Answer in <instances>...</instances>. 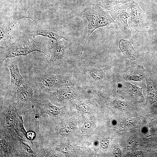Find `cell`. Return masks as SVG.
<instances>
[{
  "mask_svg": "<svg viewBox=\"0 0 157 157\" xmlns=\"http://www.w3.org/2000/svg\"><path fill=\"white\" fill-rule=\"evenodd\" d=\"M42 53L47 56L49 48L40 42L35 41L31 36L23 35L13 39L5 47H0V64H3L7 58H12L19 56H27L33 51Z\"/></svg>",
  "mask_w": 157,
  "mask_h": 157,
  "instance_id": "6da1fadb",
  "label": "cell"
},
{
  "mask_svg": "<svg viewBox=\"0 0 157 157\" xmlns=\"http://www.w3.org/2000/svg\"><path fill=\"white\" fill-rule=\"evenodd\" d=\"M17 92L8 86L0 89V132L13 135L19 115L15 106Z\"/></svg>",
  "mask_w": 157,
  "mask_h": 157,
  "instance_id": "7a4b0ae2",
  "label": "cell"
},
{
  "mask_svg": "<svg viewBox=\"0 0 157 157\" xmlns=\"http://www.w3.org/2000/svg\"><path fill=\"white\" fill-rule=\"evenodd\" d=\"M31 76L30 80L44 94H49L61 87L71 86L73 84L71 76L66 74L54 75L39 71Z\"/></svg>",
  "mask_w": 157,
  "mask_h": 157,
  "instance_id": "3957f363",
  "label": "cell"
},
{
  "mask_svg": "<svg viewBox=\"0 0 157 157\" xmlns=\"http://www.w3.org/2000/svg\"><path fill=\"white\" fill-rule=\"evenodd\" d=\"M16 91L15 106L19 115L33 109L43 94L30 80H26Z\"/></svg>",
  "mask_w": 157,
  "mask_h": 157,
  "instance_id": "277c9868",
  "label": "cell"
},
{
  "mask_svg": "<svg viewBox=\"0 0 157 157\" xmlns=\"http://www.w3.org/2000/svg\"><path fill=\"white\" fill-rule=\"evenodd\" d=\"M100 6H96L86 9L83 13V17L85 18L88 22V30L82 53L88 39L94 30L100 27L108 26L112 22L117 23Z\"/></svg>",
  "mask_w": 157,
  "mask_h": 157,
  "instance_id": "5b68a950",
  "label": "cell"
},
{
  "mask_svg": "<svg viewBox=\"0 0 157 157\" xmlns=\"http://www.w3.org/2000/svg\"><path fill=\"white\" fill-rule=\"evenodd\" d=\"M130 3L118 4L109 10L112 18L118 24L121 31L129 37L131 35L132 30L127 23L128 19L130 16L126 10L129 7Z\"/></svg>",
  "mask_w": 157,
  "mask_h": 157,
  "instance_id": "8992f818",
  "label": "cell"
},
{
  "mask_svg": "<svg viewBox=\"0 0 157 157\" xmlns=\"http://www.w3.org/2000/svg\"><path fill=\"white\" fill-rule=\"evenodd\" d=\"M131 9V25L139 32H144L148 27L149 23L146 16L142 10L139 5L134 1L130 2Z\"/></svg>",
  "mask_w": 157,
  "mask_h": 157,
  "instance_id": "52a82bcc",
  "label": "cell"
},
{
  "mask_svg": "<svg viewBox=\"0 0 157 157\" xmlns=\"http://www.w3.org/2000/svg\"><path fill=\"white\" fill-rule=\"evenodd\" d=\"M51 57L46 63V67L49 70L60 68L64 64L69 50L66 47L56 44L49 48Z\"/></svg>",
  "mask_w": 157,
  "mask_h": 157,
  "instance_id": "ba28073f",
  "label": "cell"
},
{
  "mask_svg": "<svg viewBox=\"0 0 157 157\" xmlns=\"http://www.w3.org/2000/svg\"><path fill=\"white\" fill-rule=\"evenodd\" d=\"M47 94L51 102L59 104H65L77 97L76 90L69 86L61 87L56 91Z\"/></svg>",
  "mask_w": 157,
  "mask_h": 157,
  "instance_id": "9c48e42d",
  "label": "cell"
},
{
  "mask_svg": "<svg viewBox=\"0 0 157 157\" xmlns=\"http://www.w3.org/2000/svg\"><path fill=\"white\" fill-rule=\"evenodd\" d=\"M6 64L10 70L11 76L10 84L8 86L10 89L16 91L22 85L25 83L26 80L19 72L18 61L16 58H10L7 61Z\"/></svg>",
  "mask_w": 157,
  "mask_h": 157,
  "instance_id": "30bf717a",
  "label": "cell"
},
{
  "mask_svg": "<svg viewBox=\"0 0 157 157\" xmlns=\"http://www.w3.org/2000/svg\"><path fill=\"white\" fill-rule=\"evenodd\" d=\"M14 131L13 135L14 138V157H37L31 146V141L22 138Z\"/></svg>",
  "mask_w": 157,
  "mask_h": 157,
  "instance_id": "8fae6325",
  "label": "cell"
},
{
  "mask_svg": "<svg viewBox=\"0 0 157 157\" xmlns=\"http://www.w3.org/2000/svg\"><path fill=\"white\" fill-rule=\"evenodd\" d=\"M145 78L147 87V97L145 105L149 108L157 101V78L147 72Z\"/></svg>",
  "mask_w": 157,
  "mask_h": 157,
  "instance_id": "7c38bea8",
  "label": "cell"
},
{
  "mask_svg": "<svg viewBox=\"0 0 157 157\" xmlns=\"http://www.w3.org/2000/svg\"><path fill=\"white\" fill-rule=\"evenodd\" d=\"M13 135L0 132V156L14 157V142Z\"/></svg>",
  "mask_w": 157,
  "mask_h": 157,
  "instance_id": "4fadbf2b",
  "label": "cell"
},
{
  "mask_svg": "<svg viewBox=\"0 0 157 157\" xmlns=\"http://www.w3.org/2000/svg\"><path fill=\"white\" fill-rule=\"evenodd\" d=\"M147 73L146 69L142 65L138 64L129 68L123 75L124 79L127 81H141L145 78Z\"/></svg>",
  "mask_w": 157,
  "mask_h": 157,
  "instance_id": "5bb4252c",
  "label": "cell"
},
{
  "mask_svg": "<svg viewBox=\"0 0 157 157\" xmlns=\"http://www.w3.org/2000/svg\"><path fill=\"white\" fill-rule=\"evenodd\" d=\"M110 68L109 66L102 69L89 67L85 68L84 72L92 83H100L106 78Z\"/></svg>",
  "mask_w": 157,
  "mask_h": 157,
  "instance_id": "9a60e30c",
  "label": "cell"
},
{
  "mask_svg": "<svg viewBox=\"0 0 157 157\" xmlns=\"http://www.w3.org/2000/svg\"><path fill=\"white\" fill-rule=\"evenodd\" d=\"M31 146L37 157L58 156L51 149L49 144L44 142L36 140L31 141Z\"/></svg>",
  "mask_w": 157,
  "mask_h": 157,
  "instance_id": "2e32d148",
  "label": "cell"
},
{
  "mask_svg": "<svg viewBox=\"0 0 157 157\" xmlns=\"http://www.w3.org/2000/svg\"><path fill=\"white\" fill-rule=\"evenodd\" d=\"M118 87L125 90L136 99L142 100L144 98L143 94V87L140 88L136 85L132 84L127 81L123 83H118Z\"/></svg>",
  "mask_w": 157,
  "mask_h": 157,
  "instance_id": "e0dca14e",
  "label": "cell"
},
{
  "mask_svg": "<svg viewBox=\"0 0 157 157\" xmlns=\"http://www.w3.org/2000/svg\"><path fill=\"white\" fill-rule=\"evenodd\" d=\"M119 47L127 58L132 61L135 60L136 51L129 41L123 39L120 40L119 42Z\"/></svg>",
  "mask_w": 157,
  "mask_h": 157,
  "instance_id": "ac0fdd59",
  "label": "cell"
},
{
  "mask_svg": "<svg viewBox=\"0 0 157 157\" xmlns=\"http://www.w3.org/2000/svg\"><path fill=\"white\" fill-rule=\"evenodd\" d=\"M30 33L29 35L34 38L36 36L41 35L55 40L56 41L62 38L67 40L65 38L54 32L40 28H35L30 31Z\"/></svg>",
  "mask_w": 157,
  "mask_h": 157,
  "instance_id": "d6986e66",
  "label": "cell"
},
{
  "mask_svg": "<svg viewBox=\"0 0 157 157\" xmlns=\"http://www.w3.org/2000/svg\"><path fill=\"white\" fill-rule=\"evenodd\" d=\"M22 18L17 17L13 18L6 21L1 24L0 26V40L3 38L9 32L12 27L15 24L19 19Z\"/></svg>",
  "mask_w": 157,
  "mask_h": 157,
  "instance_id": "ffe728a7",
  "label": "cell"
},
{
  "mask_svg": "<svg viewBox=\"0 0 157 157\" xmlns=\"http://www.w3.org/2000/svg\"><path fill=\"white\" fill-rule=\"evenodd\" d=\"M135 0H100L98 5L105 10H109L113 6L119 3H125Z\"/></svg>",
  "mask_w": 157,
  "mask_h": 157,
  "instance_id": "44dd1931",
  "label": "cell"
},
{
  "mask_svg": "<svg viewBox=\"0 0 157 157\" xmlns=\"http://www.w3.org/2000/svg\"><path fill=\"white\" fill-rule=\"evenodd\" d=\"M21 116L19 115V116L17 120L15 126V131L18 135L22 138L26 140V132L25 130L23 125V121Z\"/></svg>",
  "mask_w": 157,
  "mask_h": 157,
  "instance_id": "7402d4cb",
  "label": "cell"
},
{
  "mask_svg": "<svg viewBox=\"0 0 157 157\" xmlns=\"http://www.w3.org/2000/svg\"><path fill=\"white\" fill-rule=\"evenodd\" d=\"M139 119V118H138L125 119L121 122L120 123V125L130 128L134 126L137 124V121Z\"/></svg>",
  "mask_w": 157,
  "mask_h": 157,
  "instance_id": "603a6c76",
  "label": "cell"
},
{
  "mask_svg": "<svg viewBox=\"0 0 157 157\" xmlns=\"http://www.w3.org/2000/svg\"><path fill=\"white\" fill-rule=\"evenodd\" d=\"M57 131L56 132L57 135L58 134V136H64L69 134L71 132L70 128L68 126L65 125L57 129Z\"/></svg>",
  "mask_w": 157,
  "mask_h": 157,
  "instance_id": "cb8c5ba5",
  "label": "cell"
},
{
  "mask_svg": "<svg viewBox=\"0 0 157 157\" xmlns=\"http://www.w3.org/2000/svg\"><path fill=\"white\" fill-rule=\"evenodd\" d=\"M57 150L61 151L65 155H69L72 152L71 148L69 146L65 144L58 145L56 148Z\"/></svg>",
  "mask_w": 157,
  "mask_h": 157,
  "instance_id": "d4e9b609",
  "label": "cell"
},
{
  "mask_svg": "<svg viewBox=\"0 0 157 157\" xmlns=\"http://www.w3.org/2000/svg\"><path fill=\"white\" fill-rule=\"evenodd\" d=\"M137 142V139L135 137L129 138L127 142L126 148L129 151L132 150L135 146Z\"/></svg>",
  "mask_w": 157,
  "mask_h": 157,
  "instance_id": "484cf974",
  "label": "cell"
},
{
  "mask_svg": "<svg viewBox=\"0 0 157 157\" xmlns=\"http://www.w3.org/2000/svg\"><path fill=\"white\" fill-rule=\"evenodd\" d=\"M78 108L81 111L85 113H87L89 109L88 105L84 103H81L78 104Z\"/></svg>",
  "mask_w": 157,
  "mask_h": 157,
  "instance_id": "4316f807",
  "label": "cell"
},
{
  "mask_svg": "<svg viewBox=\"0 0 157 157\" xmlns=\"http://www.w3.org/2000/svg\"><path fill=\"white\" fill-rule=\"evenodd\" d=\"M26 136L27 140L32 141L35 138V132L33 131H28L26 133Z\"/></svg>",
  "mask_w": 157,
  "mask_h": 157,
  "instance_id": "83f0119b",
  "label": "cell"
},
{
  "mask_svg": "<svg viewBox=\"0 0 157 157\" xmlns=\"http://www.w3.org/2000/svg\"><path fill=\"white\" fill-rule=\"evenodd\" d=\"M91 125V123L90 122H85L81 127V130L83 132L87 131L90 129Z\"/></svg>",
  "mask_w": 157,
  "mask_h": 157,
  "instance_id": "f1b7e54d",
  "label": "cell"
},
{
  "mask_svg": "<svg viewBox=\"0 0 157 157\" xmlns=\"http://www.w3.org/2000/svg\"><path fill=\"white\" fill-rule=\"evenodd\" d=\"M109 140H105L102 141L100 144L101 147L103 149H106L108 147L109 144Z\"/></svg>",
  "mask_w": 157,
  "mask_h": 157,
  "instance_id": "f546056e",
  "label": "cell"
},
{
  "mask_svg": "<svg viewBox=\"0 0 157 157\" xmlns=\"http://www.w3.org/2000/svg\"><path fill=\"white\" fill-rule=\"evenodd\" d=\"M148 0H139V5L144 9L147 8V3Z\"/></svg>",
  "mask_w": 157,
  "mask_h": 157,
  "instance_id": "4dcf8cb0",
  "label": "cell"
},
{
  "mask_svg": "<svg viewBox=\"0 0 157 157\" xmlns=\"http://www.w3.org/2000/svg\"><path fill=\"white\" fill-rule=\"evenodd\" d=\"M113 153L115 156L119 157L121 154V150L119 148L116 147L113 150Z\"/></svg>",
  "mask_w": 157,
  "mask_h": 157,
  "instance_id": "1f68e13d",
  "label": "cell"
}]
</instances>
